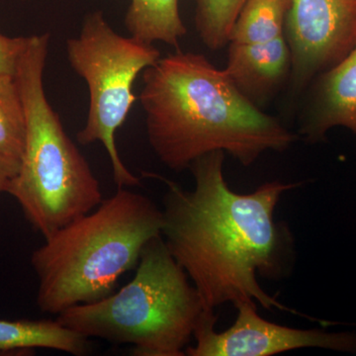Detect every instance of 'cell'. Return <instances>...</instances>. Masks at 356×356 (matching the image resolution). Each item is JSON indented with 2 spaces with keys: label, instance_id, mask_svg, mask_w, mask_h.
Masks as SVG:
<instances>
[{
  "label": "cell",
  "instance_id": "cell-12",
  "mask_svg": "<svg viewBox=\"0 0 356 356\" xmlns=\"http://www.w3.org/2000/svg\"><path fill=\"white\" fill-rule=\"evenodd\" d=\"M179 0H132L125 15L131 36L147 43L161 42L177 47L186 35L179 13Z\"/></svg>",
  "mask_w": 356,
  "mask_h": 356
},
{
  "label": "cell",
  "instance_id": "cell-7",
  "mask_svg": "<svg viewBox=\"0 0 356 356\" xmlns=\"http://www.w3.org/2000/svg\"><path fill=\"white\" fill-rule=\"evenodd\" d=\"M235 323L226 331L215 330L214 310L201 316L194 339L187 346L189 356H270L299 348H325L343 353H356V334L327 332L322 330H301L274 324L261 317L254 301L235 304Z\"/></svg>",
  "mask_w": 356,
  "mask_h": 356
},
{
  "label": "cell",
  "instance_id": "cell-15",
  "mask_svg": "<svg viewBox=\"0 0 356 356\" xmlns=\"http://www.w3.org/2000/svg\"><path fill=\"white\" fill-rule=\"evenodd\" d=\"M248 0H194L195 27L203 44L218 51L229 44L234 23Z\"/></svg>",
  "mask_w": 356,
  "mask_h": 356
},
{
  "label": "cell",
  "instance_id": "cell-3",
  "mask_svg": "<svg viewBox=\"0 0 356 356\" xmlns=\"http://www.w3.org/2000/svg\"><path fill=\"white\" fill-rule=\"evenodd\" d=\"M163 211L143 194L118 188L88 214L44 238L31 264L38 278L37 306L60 315L115 292L137 268L143 248L161 235Z\"/></svg>",
  "mask_w": 356,
  "mask_h": 356
},
{
  "label": "cell",
  "instance_id": "cell-6",
  "mask_svg": "<svg viewBox=\"0 0 356 356\" xmlns=\"http://www.w3.org/2000/svg\"><path fill=\"white\" fill-rule=\"evenodd\" d=\"M67 56L89 91L88 118L77 142L83 146L102 143L118 188L137 186L139 177L124 165L115 137L137 99L133 92L136 79L158 62L161 53L153 44L115 32L102 11H95L84 18L79 36L67 40Z\"/></svg>",
  "mask_w": 356,
  "mask_h": 356
},
{
  "label": "cell",
  "instance_id": "cell-9",
  "mask_svg": "<svg viewBox=\"0 0 356 356\" xmlns=\"http://www.w3.org/2000/svg\"><path fill=\"white\" fill-rule=\"evenodd\" d=\"M334 127L346 128L356 136V46L321 74L300 132L307 140L318 142Z\"/></svg>",
  "mask_w": 356,
  "mask_h": 356
},
{
  "label": "cell",
  "instance_id": "cell-1",
  "mask_svg": "<svg viewBox=\"0 0 356 356\" xmlns=\"http://www.w3.org/2000/svg\"><path fill=\"white\" fill-rule=\"evenodd\" d=\"M225 154L213 152L192 163L191 191L152 175L168 186L161 236L206 310L254 301L268 310L296 314L267 294L257 278L285 275L292 238L286 227L274 221V211L296 184L271 181L252 193H238L225 179Z\"/></svg>",
  "mask_w": 356,
  "mask_h": 356
},
{
  "label": "cell",
  "instance_id": "cell-11",
  "mask_svg": "<svg viewBox=\"0 0 356 356\" xmlns=\"http://www.w3.org/2000/svg\"><path fill=\"white\" fill-rule=\"evenodd\" d=\"M36 348L81 356L90 341L56 320H0V355H22Z\"/></svg>",
  "mask_w": 356,
  "mask_h": 356
},
{
  "label": "cell",
  "instance_id": "cell-2",
  "mask_svg": "<svg viewBox=\"0 0 356 356\" xmlns=\"http://www.w3.org/2000/svg\"><path fill=\"white\" fill-rule=\"evenodd\" d=\"M139 99L149 145L175 172L218 151L248 166L266 152L286 151L297 139L200 54L159 58L144 70Z\"/></svg>",
  "mask_w": 356,
  "mask_h": 356
},
{
  "label": "cell",
  "instance_id": "cell-17",
  "mask_svg": "<svg viewBox=\"0 0 356 356\" xmlns=\"http://www.w3.org/2000/svg\"><path fill=\"white\" fill-rule=\"evenodd\" d=\"M19 165L17 161L0 156V194L6 193L7 187L19 170Z\"/></svg>",
  "mask_w": 356,
  "mask_h": 356
},
{
  "label": "cell",
  "instance_id": "cell-16",
  "mask_svg": "<svg viewBox=\"0 0 356 356\" xmlns=\"http://www.w3.org/2000/svg\"><path fill=\"white\" fill-rule=\"evenodd\" d=\"M27 41V37H10L0 34V76L15 74L18 60Z\"/></svg>",
  "mask_w": 356,
  "mask_h": 356
},
{
  "label": "cell",
  "instance_id": "cell-10",
  "mask_svg": "<svg viewBox=\"0 0 356 356\" xmlns=\"http://www.w3.org/2000/svg\"><path fill=\"white\" fill-rule=\"evenodd\" d=\"M225 72L252 102H261L291 72L285 34L257 44H229Z\"/></svg>",
  "mask_w": 356,
  "mask_h": 356
},
{
  "label": "cell",
  "instance_id": "cell-13",
  "mask_svg": "<svg viewBox=\"0 0 356 356\" xmlns=\"http://www.w3.org/2000/svg\"><path fill=\"white\" fill-rule=\"evenodd\" d=\"M292 0H248L229 33V44H257L285 34Z\"/></svg>",
  "mask_w": 356,
  "mask_h": 356
},
{
  "label": "cell",
  "instance_id": "cell-14",
  "mask_svg": "<svg viewBox=\"0 0 356 356\" xmlns=\"http://www.w3.org/2000/svg\"><path fill=\"white\" fill-rule=\"evenodd\" d=\"M26 114L15 74L0 76V156L20 163L26 142Z\"/></svg>",
  "mask_w": 356,
  "mask_h": 356
},
{
  "label": "cell",
  "instance_id": "cell-8",
  "mask_svg": "<svg viewBox=\"0 0 356 356\" xmlns=\"http://www.w3.org/2000/svg\"><path fill=\"white\" fill-rule=\"evenodd\" d=\"M284 33L292 86L300 90L356 46V0H292Z\"/></svg>",
  "mask_w": 356,
  "mask_h": 356
},
{
  "label": "cell",
  "instance_id": "cell-5",
  "mask_svg": "<svg viewBox=\"0 0 356 356\" xmlns=\"http://www.w3.org/2000/svg\"><path fill=\"white\" fill-rule=\"evenodd\" d=\"M206 309L163 236L143 248L135 276L106 298L57 316L86 339L132 346L140 356H182Z\"/></svg>",
  "mask_w": 356,
  "mask_h": 356
},
{
  "label": "cell",
  "instance_id": "cell-4",
  "mask_svg": "<svg viewBox=\"0 0 356 356\" xmlns=\"http://www.w3.org/2000/svg\"><path fill=\"white\" fill-rule=\"evenodd\" d=\"M49 44L47 33L27 37L16 67L27 131L19 170L6 191L44 238L95 209L103 200L97 178L44 92Z\"/></svg>",
  "mask_w": 356,
  "mask_h": 356
}]
</instances>
